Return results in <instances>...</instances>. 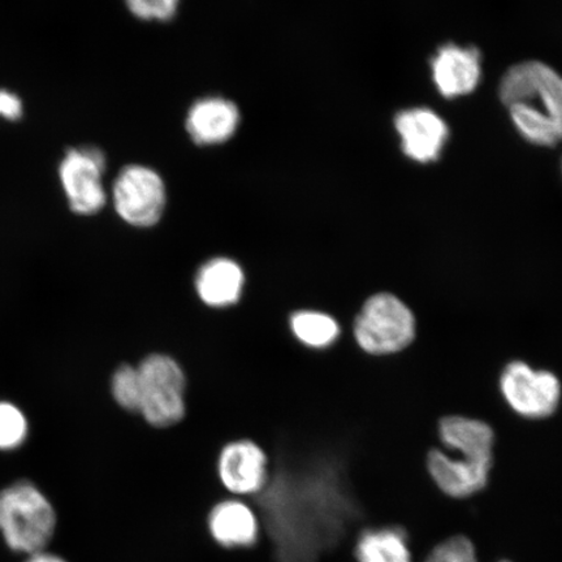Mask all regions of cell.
I'll use <instances>...</instances> for the list:
<instances>
[{
    "mask_svg": "<svg viewBox=\"0 0 562 562\" xmlns=\"http://www.w3.org/2000/svg\"><path fill=\"white\" fill-rule=\"evenodd\" d=\"M498 95L527 143L553 147L562 143V76L539 60L512 66Z\"/></svg>",
    "mask_w": 562,
    "mask_h": 562,
    "instance_id": "6da1fadb",
    "label": "cell"
},
{
    "mask_svg": "<svg viewBox=\"0 0 562 562\" xmlns=\"http://www.w3.org/2000/svg\"><path fill=\"white\" fill-rule=\"evenodd\" d=\"M140 378L138 416L147 426L168 430L188 413V376L175 357L154 351L137 363Z\"/></svg>",
    "mask_w": 562,
    "mask_h": 562,
    "instance_id": "7a4b0ae2",
    "label": "cell"
},
{
    "mask_svg": "<svg viewBox=\"0 0 562 562\" xmlns=\"http://www.w3.org/2000/svg\"><path fill=\"white\" fill-rule=\"evenodd\" d=\"M55 527L53 505L32 483L19 482L0 491V531L13 551H44Z\"/></svg>",
    "mask_w": 562,
    "mask_h": 562,
    "instance_id": "3957f363",
    "label": "cell"
},
{
    "mask_svg": "<svg viewBox=\"0 0 562 562\" xmlns=\"http://www.w3.org/2000/svg\"><path fill=\"white\" fill-rule=\"evenodd\" d=\"M416 328V318L405 302L382 292L364 301L353 323V336L367 353L385 356L409 347Z\"/></svg>",
    "mask_w": 562,
    "mask_h": 562,
    "instance_id": "277c9868",
    "label": "cell"
},
{
    "mask_svg": "<svg viewBox=\"0 0 562 562\" xmlns=\"http://www.w3.org/2000/svg\"><path fill=\"white\" fill-rule=\"evenodd\" d=\"M112 203L126 226L138 231L156 228L167 213L166 182L149 166H125L112 186Z\"/></svg>",
    "mask_w": 562,
    "mask_h": 562,
    "instance_id": "5b68a950",
    "label": "cell"
},
{
    "mask_svg": "<svg viewBox=\"0 0 562 562\" xmlns=\"http://www.w3.org/2000/svg\"><path fill=\"white\" fill-rule=\"evenodd\" d=\"M505 402L518 416L542 419L557 412L561 383L551 371L536 370L522 361L510 362L501 376Z\"/></svg>",
    "mask_w": 562,
    "mask_h": 562,
    "instance_id": "8992f818",
    "label": "cell"
},
{
    "mask_svg": "<svg viewBox=\"0 0 562 562\" xmlns=\"http://www.w3.org/2000/svg\"><path fill=\"white\" fill-rule=\"evenodd\" d=\"M105 157L94 146L70 149L63 159L59 176L70 210L90 216L100 213L108 203L103 176Z\"/></svg>",
    "mask_w": 562,
    "mask_h": 562,
    "instance_id": "52a82bcc",
    "label": "cell"
},
{
    "mask_svg": "<svg viewBox=\"0 0 562 562\" xmlns=\"http://www.w3.org/2000/svg\"><path fill=\"white\" fill-rule=\"evenodd\" d=\"M216 474L229 496L251 498L269 482L270 457L255 440H231L217 454Z\"/></svg>",
    "mask_w": 562,
    "mask_h": 562,
    "instance_id": "ba28073f",
    "label": "cell"
},
{
    "mask_svg": "<svg viewBox=\"0 0 562 562\" xmlns=\"http://www.w3.org/2000/svg\"><path fill=\"white\" fill-rule=\"evenodd\" d=\"M246 280L245 269L237 259L213 256L196 267L193 290L201 305L210 311L224 312L240 304Z\"/></svg>",
    "mask_w": 562,
    "mask_h": 562,
    "instance_id": "9c48e42d",
    "label": "cell"
},
{
    "mask_svg": "<svg viewBox=\"0 0 562 562\" xmlns=\"http://www.w3.org/2000/svg\"><path fill=\"white\" fill-rule=\"evenodd\" d=\"M395 130L405 156L420 165L437 161L449 139V126L445 119L427 108L397 112Z\"/></svg>",
    "mask_w": 562,
    "mask_h": 562,
    "instance_id": "30bf717a",
    "label": "cell"
},
{
    "mask_svg": "<svg viewBox=\"0 0 562 562\" xmlns=\"http://www.w3.org/2000/svg\"><path fill=\"white\" fill-rule=\"evenodd\" d=\"M435 88L441 97L454 100L472 94L482 80V56L477 48L448 42L430 61Z\"/></svg>",
    "mask_w": 562,
    "mask_h": 562,
    "instance_id": "8fae6325",
    "label": "cell"
},
{
    "mask_svg": "<svg viewBox=\"0 0 562 562\" xmlns=\"http://www.w3.org/2000/svg\"><path fill=\"white\" fill-rule=\"evenodd\" d=\"M241 124V111L229 98L207 95L188 110L186 130L196 146H220L234 138Z\"/></svg>",
    "mask_w": 562,
    "mask_h": 562,
    "instance_id": "7c38bea8",
    "label": "cell"
},
{
    "mask_svg": "<svg viewBox=\"0 0 562 562\" xmlns=\"http://www.w3.org/2000/svg\"><path fill=\"white\" fill-rule=\"evenodd\" d=\"M207 529L214 542L226 550L250 548L261 538V521L246 498L229 496L211 508Z\"/></svg>",
    "mask_w": 562,
    "mask_h": 562,
    "instance_id": "4fadbf2b",
    "label": "cell"
},
{
    "mask_svg": "<svg viewBox=\"0 0 562 562\" xmlns=\"http://www.w3.org/2000/svg\"><path fill=\"white\" fill-rule=\"evenodd\" d=\"M427 468L446 495L467 498L487 486L492 462L449 456L440 449H432L427 457Z\"/></svg>",
    "mask_w": 562,
    "mask_h": 562,
    "instance_id": "5bb4252c",
    "label": "cell"
},
{
    "mask_svg": "<svg viewBox=\"0 0 562 562\" xmlns=\"http://www.w3.org/2000/svg\"><path fill=\"white\" fill-rule=\"evenodd\" d=\"M439 435L447 448L467 459L492 461L495 435L491 426L474 418L451 416L440 420Z\"/></svg>",
    "mask_w": 562,
    "mask_h": 562,
    "instance_id": "9a60e30c",
    "label": "cell"
},
{
    "mask_svg": "<svg viewBox=\"0 0 562 562\" xmlns=\"http://www.w3.org/2000/svg\"><path fill=\"white\" fill-rule=\"evenodd\" d=\"M355 562H413L406 532L398 527H364L353 544Z\"/></svg>",
    "mask_w": 562,
    "mask_h": 562,
    "instance_id": "2e32d148",
    "label": "cell"
},
{
    "mask_svg": "<svg viewBox=\"0 0 562 562\" xmlns=\"http://www.w3.org/2000/svg\"><path fill=\"white\" fill-rule=\"evenodd\" d=\"M288 329L300 347L322 351L335 346L341 336L339 321L321 308H299L288 316Z\"/></svg>",
    "mask_w": 562,
    "mask_h": 562,
    "instance_id": "e0dca14e",
    "label": "cell"
},
{
    "mask_svg": "<svg viewBox=\"0 0 562 562\" xmlns=\"http://www.w3.org/2000/svg\"><path fill=\"white\" fill-rule=\"evenodd\" d=\"M111 396L115 404L131 416H138L140 405V378L137 364L123 362L112 372Z\"/></svg>",
    "mask_w": 562,
    "mask_h": 562,
    "instance_id": "ac0fdd59",
    "label": "cell"
},
{
    "mask_svg": "<svg viewBox=\"0 0 562 562\" xmlns=\"http://www.w3.org/2000/svg\"><path fill=\"white\" fill-rule=\"evenodd\" d=\"M27 434L24 414L15 405L0 403V449H15Z\"/></svg>",
    "mask_w": 562,
    "mask_h": 562,
    "instance_id": "d6986e66",
    "label": "cell"
},
{
    "mask_svg": "<svg viewBox=\"0 0 562 562\" xmlns=\"http://www.w3.org/2000/svg\"><path fill=\"white\" fill-rule=\"evenodd\" d=\"M125 4L138 20L167 23L178 15L180 0H125Z\"/></svg>",
    "mask_w": 562,
    "mask_h": 562,
    "instance_id": "ffe728a7",
    "label": "cell"
},
{
    "mask_svg": "<svg viewBox=\"0 0 562 562\" xmlns=\"http://www.w3.org/2000/svg\"><path fill=\"white\" fill-rule=\"evenodd\" d=\"M426 562H477V560L473 543L467 538L454 537L435 548L428 554Z\"/></svg>",
    "mask_w": 562,
    "mask_h": 562,
    "instance_id": "44dd1931",
    "label": "cell"
},
{
    "mask_svg": "<svg viewBox=\"0 0 562 562\" xmlns=\"http://www.w3.org/2000/svg\"><path fill=\"white\" fill-rule=\"evenodd\" d=\"M23 115V102L15 93L0 90V116L7 121H18Z\"/></svg>",
    "mask_w": 562,
    "mask_h": 562,
    "instance_id": "7402d4cb",
    "label": "cell"
},
{
    "mask_svg": "<svg viewBox=\"0 0 562 562\" xmlns=\"http://www.w3.org/2000/svg\"><path fill=\"white\" fill-rule=\"evenodd\" d=\"M25 562H68V561L58 557V554L41 551V552L31 554V558L27 559Z\"/></svg>",
    "mask_w": 562,
    "mask_h": 562,
    "instance_id": "603a6c76",
    "label": "cell"
}]
</instances>
